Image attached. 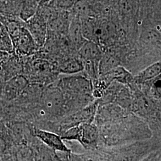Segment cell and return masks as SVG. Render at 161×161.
I'll list each match as a JSON object with an SVG mask.
<instances>
[{
    "instance_id": "25",
    "label": "cell",
    "mask_w": 161,
    "mask_h": 161,
    "mask_svg": "<svg viewBox=\"0 0 161 161\" xmlns=\"http://www.w3.org/2000/svg\"><path fill=\"white\" fill-rule=\"evenodd\" d=\"M78 0H50L53 6L62 10H68L75 6Z\"/></svg>"
},
{
    "instance_id": "3",
    "label": "cell",
    "mask_w": 161,
    "mask_h": 161,
    "mask_svg": "<svg viewBox=\"0 0 161 161\" xmlns=\"http://www.w3.org/2000/svg\"><path fill=\"white\" fill-rule=\"evenodd\" d=\"M3 23L6 26L14 51L17 55L30 56L39 49L25 25L15 20H7Z\"/></svg>"
},
{
    "instance_id": "28",
    "label": "cell",
    "mask_w": 161,
    "mask_h": 161,
    "mask_svg": "<svg viewBox=\"0 0 161 161\" xmlns=\"http://www.w3.org/2000/svg\"></svg>"
},
{
    "instance_id": "1",
    "label": "cell",
    "mask_w": 161,
    "mask_h": 161,
    "mask_svg": "<svg viewBox=\"0 0 161 161\" xmlns=\"http://www.w3.org/2000/svg\"><path fill=\"white\" fill-rule=\"evenodd\" d=\"M98 130L100 141L109 147L149 139L152 136L147 124L136 120L106 122L100 125Z\"/></svg>"
},
{
    "instance_id": "20",
    "label": "cell",
    "mask_w": 161,
    "mask_h": 161,
    "mask_svg": "<svg viewBox=\"0 0 161 161\" xmlns=\"http://www.w3.org/2000/svg\"><path fill=\"white\" fill-rule=\"evenodd\" d=\"M52 66L50 64L44 59H36L32 64V70L35 75L40 77L46 76L52 72Z\"/></svg>"
},
{
    "instance_id": "18",
    "label": "cell",
    "mask_w": 161,
    "mask_h": 161,
    "mask_svg": "<svg viewBox=\"0 0 161 161\" xmlns=\"http://www.w3.org/2000/svg\"><path fill=\"white\" fill-rule=\"evenodd\" d=\"M161 74V62H159L150 65L142 71L137 76L136 80L140 82H144L155 79Z\"/></svg>"
},
{
    "instance_id": "22",
    "label": "cell",
    "mask_w": 161,
    "mask_h": 161,
    "mask_svg": "<svg viewBox=\"0 0 161 161\" xmlns=\"http://www.w3.org/2000/svg\"><path fill=\"white\" fill-rule=\"evenodd\" d=\"M16 161H34V151L31 146L22 144L14 154Z\"/></svg>"
},
{
    "instance_id": "2",
    "label": "cell",
    "mask_w": 161,
    "mask_h": 161,
    "mask_svg": "<svg viewBox=\"0 0 161 161\" xmlns=\"http://www.w3.org/2000/svg\"><path fill=\"white\" fill-rule=\"evenodd\" d=\"M161 149V142L152 138L111 147L104 152V161H140L152 152Z\"/></svg>"
},
{
    "instance_id": "17",
    "label": "cell",
    "mask_w": 161,
    "mask_h": 161,
    "mask_svg": "<svg viewBox=\"0 0 161 161\" xmlns=\"http://www.w3.org/2000/svg\"><path fill=\"white\" fill-rule=\"evenodd\" d=\"M39 6L38 0H25L20 8V17L26 22L35 15Z\"/></svg>"
},
{
    "instance_id": "23",
    "label": "cell",
    "mask_w": 161,
    "mask_h": 161,
    "mask_svg": "<svg viewBox=\"0 0 161 161\" xmlns=\"http://www.w3.org/2000/svg\"><path fill=\"white\" fill-rule=\"evenodd\" d=\"M58 161H87L84 155L73 153L72 151L67 152H56Z\"/></svg>"
},
{
    "instance_id": "19",
    "label": "cell",
    "mask_w": 161,
    "mask_h": 161,
    "mask_svg": "<svg viewBox=\"0 0 161 161\" xmlns=\"http://www.w3.org/2000/svg\"><path fill=\"white\" fill-rule=\"evenodd\" d=\"M0 51L12 53L14 52L12 40L6 26L0 21Z\"/></svg>"
},
{
    "instance_id": "9",
    "label": "cell",
    "mask_w": 161,
    "mask_h": 161,
    "mask_svg": "<svg viewBox=\"0 0 161 161\" xmlns=\"http://www.w3.org/2000/svg\"><path fill=\"white\" fill-rule=\"evenodd\" d=\"M67 36L72 47L77 50H79L86 41L82 32L80 17L77 15L73 16L70 20Z\"/></svg>"
},
{
    "instance_id": "27",
    "label": "cell",
    "mask_w": 161,
    "mask_h": 161,
    "mask_svg": "<svg viewBox=\"0 0 161 161\" xmlns=\"http://www.w3.org/2000/svg\"><path fill=\"white\" fill-rule=\"evenodd\" d=\"M156 78L157 80H156L153 82V88L156 94L161 96V78L159 77L158 76V77H156Z\"/></svg>"
},
{
    "instance_id": "12",
    "label": "cell",
    "mask_w": 161,
    "mask_h": 161,
    "mask_svg": "<svg viewBox=\"0 0 161 161\" xmlns=\"http://www.w3.org/2000/svg\"><path fill=\"white\" fill-rule=\"evenodd\" d=\"M58 71L64 75H72L84 71V64L80 58H69L63 60L58 65Z\"/></svg>"
},
{
    "instance_id": "15",
    "label": "cell",
    "mask_w": 161,
    "mask_h": 161,
    "mask_svg": "<svg viewBox=\"0 0 161 161\" xmlns=\"http://www.w3.org/2000/svg\"><path fill=\"white\" fill-rule=\"evenodd\" d=\"M119 66V60L109 53L102 55L98 64V75H104L111 70Z\"/></svg>"
},
{
    "instance_id": "14",
    "label": "cell",
    "mask_w": 161,
    "mask_h": 161,
    "mask_svg": "<svg viewBox=\"0 0 161 161\" xmlns=\"http://www.w3.org/2000/svg\"><path fill=\"white\" fill-rule=\"evenodd\" d=\"M114 25L108 21L96 22V35L98 44L99 42H105L112 38L115 35Z\"/></svg>"
},
{
    "instance_id": "16",
    "label": "cell",
    "mask_w": 161,
    "mask_h": 161,
    "mask_svg": "<svg viewBox=\"0 0 161 161\" xmlns=\"http://www.w3.org/2000/svg\"><path fill=\"white\" fill-rule=\"evenodd\" d=\"M102 76L105 79L110 80V81L115 80L122 83L129 82L132 78L131 74L124 68L120 66H118Z\"/></svg>"
},
{
    "instance_id": "21",
    "label": "cell",
    "mask_w": 161,
    "mask_h": 161,
    "mask_svg": "<svg viewBox=\"0 0 161 161\" xmlns=\"http://www.w3.org/2000/svg\"><path fill=\"white\" fill-rule=\"evenodd\" d=\"M135 111L140 115H147L152 110V103L150 100L144 96L137 98L134 104Z\"/></svg>"
},
{
    "instance_id": "24",
    "label": "cell",
    "mask_w": 161,
    "mask_h": 161,
    "mask_svg": "<svg viewBox=\"0 0 161 161\" xmlns=\"http://www.w3.org/2000/svg\"><path fill=\"white\" fill-rule=\"evenodd\" d=\"M118 6L122 13L132 14L136 8L135 0H119Z\"/></svg>"
},
{
    "instance_id": "7",
    "label": "cell",
    "mask_w": 161,
    "mask_h": 161,
    "mask_svg": "<svg viewBox=\"0 0 161 161\" xmlns=\"http://www.w3.org/2000/svg\"><path fill=\"white\" fill-rule=\"evenodd\" d=\"M32 133L35 137L55 152H67L71 151L64 143L61 136L58 133L39 128H34Z\"/></svg>"
},
{
    "instance_id": "8",
    "label": "cell",
    "mask_w": 161,
    "mask_h": 161,
    "mask_svg": "<svg viewBox=\"0 0 161 161\" xmlns=\"http://www.w3.org/2000/svg\"><path fill=\"white\" fill-rule=\"evenodd\" d=\"M25 25L38 47L40 48L44 46L48 34L46 20L38 14H35L26 22Z\"/></svg>"
},
{
    "instance_id": "10",
    "label": "cell",
    "mask_w": 161,
    "mask_h": 161,
    "mask_svg": "<svg viewBox=\"0 0 161 161\" xmlns=\"http://www.w3.org/2000/svg\"><path fill=\"white\" fill-rule=\"evenodd\" d=\"M78 54L82 61L99 62L103 53L97 43L91 41H86L79 49Z\"/></svg>"
},
{
    "instance_id": "13",
    "label": "cell",
    "mask_w": 161,
    "mask_h": 161,
    "mask_svg": "<svg viewBox=\"0 0 161 161\" xmlns=\"http://www.w3.org/2000/svg\"><path fill=\"white\" fill-rule=\"evenodd\" d=\"M31 147L34 151V161H58L56 152L48 147L41 141Z\"/></svg>"
},
{
    "instance_id": "5",
    "label": "cell",
    "mask_w": 161,
    "mask_h": 161,
    "mask_svg": "<svg viewBox=\"0 0 161 161\" xmlns=\"http://www.w3.org/2000/svg\"><path fill=\"white\" fill-rule=\"evenodd\" d=\"M58 87L68 96L92 100L94 97L92 81L82 76H70L64 78Z\"/></svg>"
},
{
    "instance_id": "11",
    "label": "cell",
    "mask_w": 161,
    "mask_h": 161,
    "mask_svg": "<svg viewBox=\"0 0 161 161\" xmlns=\"http://www.w3.org/2000/svg\"><path fill=\"white\" fill-rule=\"evenodd\" d=\"M28 80L22 75H17L8 81L5 88L7 97L13 99L19 96L28 86Z\"/></svg>"
},
{
    "instance_id": "4",
    "label": "cell",
    "mask_w": 161,
    "mask_h": 161,
    "mask_svg": "<svg viewBox=\"0 0 161 161\" xmlns=\"http://www.w3.org/2000/svg\"><path fill=\"white\" fill-rule=\"evenodd\" d=\"M64 140L76 141L87 150L97 147L100 142L98 128L92 123H82L71 127L61 134Z\"/></svg>"
},
{
    "instance_id": "26",
    "label": "cell",
    "mask_w": 161,
    "mask_h": 161,
    "mask_svg": "<svg viewBox=\"0 0 161 161\" xmlns=\"http://www.w3.org/2000/svg\"><path fill=\"white\" fill-rule=\"evenodd\" d=\"M161 159V149L152 152L140 161H160Z\"/></svg>"
},
{
    "instance_id": "6",
    "label": "cell",
    "mask_w": 161,
    "mask_h": 161,
    "mask_svg": "<svg viewBox=\"0 0 161 161\" xmlns=\"http://www.w3.org/2000/svg\"><path fill=\"white\" fill-rule=\"evenodd\" d=\"M44 110L49 115L62 116L68 113L66 98L63 92L58 88L47 90L42 96Z\"/></svg>"
}]
</instances>
